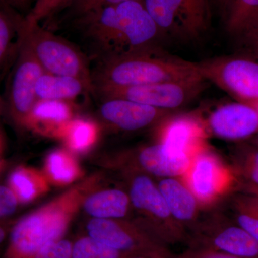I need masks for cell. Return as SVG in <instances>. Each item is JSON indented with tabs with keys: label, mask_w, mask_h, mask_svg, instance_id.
I'll list each match as a JSON object with an SVG mask.
<instances>
[{
	"label": "cell",
	"mask_w": 258,
	"mask_h": 258,
	"mask_svg": "<svg viewBox=\"0 0 258 258\" xmlns=\"http://www.w3.org/2000/svg\"><path fill=\"white\" fill-rule=\"evenodd\" d=\"M79 17L85 35L101 59L151 50L161 37L142 0L110 5Z\"/></svg>",
	"instance_id": "obj_1"
},
{
	"label": "cell",
	"mask_w": 258,
	"mask_h": 258,
	"mask_svg": "<svg viewBox=\"0 0 258 258\" xmlns=\"http://www.w3.org/2000/svg\"><path fill=\"white\" fill-rule=\"evenodd\" d=\"M92 72L94 90L98 87H126L204 79L196 62L168 55L157 47L101 59L99 66Z\"/></svg>",
	"instance_id": "obj_2"
},
{
	"label": "cell",
	"mask_w": 258,
	"mask_h": 258,
	"mask_svg": "<svg viewBox=\"0 0 258 258\" xmlns=\"http://www.w3.org/2000/svg\"><path fill=\"white\" fill-rule=\"evenodd\" d=\"M15 30L25 35L45 72L71 76L82 81L88 93H95L93 72L86 56L72 43L57 36L40 23L11 10H4Z\"/></svg>",
	"instance_id": "obj_3"
},
{
	"label": "cell",
	"mask_w": 258,
	"mask_h": 258,
	"mask_svg": "<svg viewBox=\"0 0 258 258\" xmlns=\"http://www.w3.org/2000/svg\"><path fill=\"white\" fill-rule=\"evenodd\" d=\"M161 37L181 42L203 36L211 23V0H142Z\"/></svg>",
	"instance_id": "obj_4"
},
{
	"label": "cell",
	"mask_w": 258,
	"mask_h": 258,
	"mask_svg": "<svg viewBox=\"0 0 258 258\" xmlns=\"http://www.w3.org/2000/svg\"><path fill=\"white\" fill-rule=\"evenodd\" d=\"M200 74L237 102H258V60L246 56H222L196 62Z\"/></svg>",
	"instance_id": "obj_5"
},
{
	"label": "cell",
	"mask_w": 258,
	"mask_h": 258,
	"mask_svg": "<svg viewBox=\"0 0 258 258\" xmlns=\"http://www.w3.org/2000/svg\"><path fill=\"white\" fill-rule=\"evenodd\" d=\"M205 86L204 79L165 81L126 87H98L95 88V93L103 99L122 98L173 112L193 101Z\"/></svg>",
	"instance_id": "obj_6"
},
{
	"label": "cell",
	"mask_w": 258,
	"mask_h": 258,
	"mask_svg": "<svg viewBox=\"0 0 258 258\" xmlns=\"http://www.w3.org/2000/svg\"><path fill=\"white\" fill-rule=\"evenodd\" d=\"M15 31V60L7 90V104L15 119L23 122L28 120L37 101V83L45 71L25 35Z\"/></svg>",
	"instance_id": "obj_7"
},
{
	"label": "cell",
	"mask_w": 258,
	"mask_h": 258,
	"mask_svg": "<svg viewBox=\"0 0 258 258\" xmlns=\"http://www.w3.org/2000/svg\"><path fill=\"white\" fill-rule=\"evenodd\" d=\"M130 200L137 210L151 217V234L156 240L168 246L187 240L186 231L171 216L157 184L149 176L140 175L132 183Z\"/></svg>",
	"instance_id": "obj_8"
},
{
	"label": "cell",
	"mask_w": 258,
	"mask_h": 258,
	"mask_svg": "<svg viewBox=\"0 0 258 258\" xmlns=\"http://www.w3.org/2000/svg\"><path fill=\"white\" fill-rule=\"evenodd\" d=\"M189 246L215 249L240 258H258V242L235 222L210 220L198 224Z\"/></svg>",
	"instance_id": "obj_9"
},
{
	"label": "cell",
	"mask_w": 258,
	"mask_h": 258,
	"mask_svg": "<svg viewBox=\"0 0 258 258\" xmlns=\"http://www.w3.org/2000/svg\"><path fill=\"white\" fill-rule=\"evenodd\" d=\"M186 174V185L200 204L212 203L237 184V173L225 167L215 154L205 149H199L194 154Z\"/></svg>",
	"instance_id": "obj_10"
},
{
	"label": "cell",
	"mask_w": 258,
	"mask_h": 258,
	"mask_svg": "<svg viewBox=\"0 0 258 258\" xmlns=\"http://www.w3.org/2000/svg\"><path fill=\"white\" fill-rule=\"evenodd\" d=\"M66 228L61 214L44 212L34 214L18 222L11 235L12 247L23 255L36 254L42 247L57 240Z\"/></svg>",
	"instance_id": "obj_11"
},
{
	"label": "cell",
	"mask_w": 258,
	"mask_h": 258,
	"mask_svg": "<svg viewBox=\"0 0 258 258\" xmlns=\"http://www.w3.org/2000/svg\"><path fill=\"white\" fill-rule=\"evenodd\" d=\"M208 128L218 138L242 140L258 133V114L254 107L247 103H225L212 112Z\"/></svg>",
	"instance_id": "obj_12"
},
{
	"label": "cell",
	"mask_w": 258,
	"mask_h": 258,
	"mask_svg": "<svg viewBox=\"0 0 258 258\" xmlns=\"http://www.w3.org/2000/svg\"><path fill=\"white\" fill-rule=\"evenodd\" d=\"M100 113L103 119L124 131H137L161 121L172 112L122 98H107Z\"/></svg>",
	"instance_id": "obj_13"
},
{
	"label": "cell",
	"mask_w": 258,
	"mask_h": 258,
	"mask_svg": "<svg viewBox=\"0 0 258 258\" xmlns=\"http://www.w3.org/2000/svg\"><path fill=\"white\" fill-rule=\"evenodd\" d=\"M157 184L174 220L186 232L192 231L198 225L200 204L189 186L177 177L163 178Z\"/></svg>",
	"instance_id": "obj_14"
},
{
	"label": "cell",
	"mask_w": 258,
	"mask_h": 258,
	"mask_svg": "<svg viewBox=\"0 0 258 258\" xmlns=\"http://www.w3.org/2000/svg\"><path fill=\"white\" fill-rule=\"evenodd\" d=\"M167 116L161 125L159 142L173 154L193 157L203 137V125L189 115Z\"/></svg>",
	"instance_id": "obj_15"
},
{
	"label": "cell",
	"mask_w": 258,
	"mask_h": 258,
	"mask_svg": "<svg viewBox=\"0 0 258 258\" xmlns=\"http://www.w3.org/2000/svg\"><path fill=\"white\" fill-rule=\"evenodd\" d=\"M192 157L175 154L159 142L144 148L139 154V161L149 174L163 178L178 177L189 170Z\"/></svg>",
	"instance_id": "obj_16"
},
{
	"label": "cell",
	"mask_w": 258,
	"mask_h": 258,
	"mask_svg": "<svg viewBox=\"0 0 258 258\" xmlns=\"http://www.w3.org/2000/svg\"><path fill=\"white\" fill-rule=\"evenodd\" d=\"M83 92L88 91L82 81L71 76L44 72L37 83V101L67 102L75 99Z\"/></svg>",
	"instance_id": "obj_17"
},
{
	"label": "cell",
	"mask_w": 258,
	"mask_h": 258,
	"mask_svg": "<svg viewBox=\"0 0 258 258\" xmlns=\"http://www.w3.org/2000/svg\"><path fill=\"white\" fill-rule=\"evenodd\" d=\"M129 201L128 195L121 190H106L90 197L85 203V209L98 218H121L128 212Z\"/></svg>",
	"instance_id": "obj_18"
},
{
	"label": "cell",
	"mask_w": 258,
	"mask_h": 258,
	"mask_svg": "<svg viewBox=\"0 0 258 258\" xmlns=\"http://www.w3.org/2000/svg\"><path fill=\"white\" fill-rule=\"evenodd\" d=\"M230 211L234 222L258 242V200L250 193L235 194L231 197Z\"/></svg>",
	"instance_id": "obj_19"
},
{
	"label": "cell",
	"mask_w": 258,
	"mask_h": 258,
	"mask_svg": "<svg viewBox=\"0 0 258 258\" xmlns=\"http://www.w3.org/2000/svg\"><path fill=\"white\" fill-rule=\"evenodd\" d=\"M225 13L226 29L239 37L258 22V0H230Z\"/></svg>",
	"instance_id": "obj_20"
},
{
	"label": "cell",
	"mask_w": 258,
	"mask_h": 258,
	"mask_svg": "<svg viewBox=\"0 0 258 258\" xmlns=\"http://www.w3.org/2000/svg\"><path fill=\"white\" fill-rule=\"evenodd\" d=\"M70 116L71 108L66 101L38 100L32 108L28 118H35L60 123L69 119Z\"/></svg>",
	"instance_id": "obj_21"
},
{
	"label": "cell",
	"mask_w": 258,
	"mask_h": 258,
	"mask_svg": "<svg viewBox=\"0 0 258 258\" xmlns=\"http://www.w3.org/2000/svg\"><path fill=\"white\" fill-rule=\"evenodd\" d=\"M121 252L90 237L78 241L72 249V258H120Z\"/></svg>",
	"instance_id": "obj_22"
},
{
	"label": "cell",
	"mask_w": 258,
	"mask_h": 258,
	"mask_svg": "<svg viewBox=\"0 0 258 258\" xmlns=\"http://www.w3.org/2000/svg\"><path fill=\"white\" fill-rule=\"evenodd\" d=\"M16 31L14 25L5 10L0 7V69L15 54Z\"/></svg>",
	"instance_id": "obj_23"
},
{
	"label": "cell",
	"mask_w": 258,
	"mask_h": 258,
	"mask_svg": "<svg viewBox=\"0 0 258 258\" xmlns=\"http://www.w3.org/2000/svg\"><path fill=\"white\" fill-rule=\"evenodd\" d=\"M96 136V129L92 123L78 120L71 125L69 132L71 145L76 150H83L89 147Z\"/></svg>",
	"instance_id": "obj_24"
},
{
	"label": "cell",
	"mask_w": 258,
	"mask_h": 258,
	"mask_svg": "<svg viewBox=\"0 0 258 258\" xmlns=\"http://www.w3.org/2000/svg\"><path fill=\"white\" fill-rule=\"evenodd\" d=\"M75 0H35L31 10L26 18L32 21L40 23L64 7L71 5Z\"/></svg>",
	"instance_id": "obj_25"
},
{
	"label": "cell",
	"mask_w": 258,
	"mask_h": 258,
	"mask_svg": "<svg viewBox=\"0 0 258 258\" xmlns=\"http://www.w3.org/2000/svg\"><path fill=\"white\" fill-rule=\"evenodd\" d=\"M48 166L51 174L55 179L62 182H69L74 179V166L61 153L54 152L50 154L48 159Z\"/></svg>",
	"instance_id": "obj_26"
},
{
	"label": "cell",
	"mask_w": 258,
	"mask_h": 258,
	"mask_svg": "<svg viewBox=\"0 0 258 258\" xmlns=\"http://www.w3.org/2000/svg\"><path fill=\"white\" fill-rule=\"evenodd\" d=\"M10 182L14 191L22 201H29L35 195V189L33 182L23 170H17L11 174Z\"/></svg>",
	"instance_id": "obj_27"
},
{
	"label": "cell",
	"mask_w": 258,
	"mask_h": 258,
	"mask_svg": "<svg viewBox=\"0 0 258 258\" xmlns=\"http://www.w3.org/2000/svg\"><path fill=\"white\" fill-rule=\"evenodd\" d=\"M35 258H72V247L69 241H55L40 249Z\"/></svg>",
	"instance_id": "obj_28"
},
{
	"label": "cell",
	"mask_w": 258,
	"mask_h": 258,
	"mask_svg": "<svg viewBox=\"0 0 258 258\" xmlns=\"http://www.w3.org/2000/svg\"><path fill=\"white\" fill-rule=\"evenodd\" d=\"M130 1L138 0H75L71 5H74L75 11L81 16L99 8Z\"/></svg>",
	"instance_id": "obj_29"
},
{
	"label": "cell",
	"mask_w": 258,
	"mask_h": 258,
	"mask_svg": "<svg viewBox=\"0 0 258 258\" xmlns=\"http://www.w3.org/2000/svg\"><path fill=\"white\" fill-rule=\"evenodd\" d=\"M174 258H240L231 254L203 247L189 246V248Z\"/></svg>",
	"instance_id": "obj_30"
},
{
	"label": "cell",
	"mask_w": 258,
	"mask_h": 258,
	"mask_svg": "<svg viewBox=\"0 0 258 258\" xmlns=\"http://www.w3.org/2000/svg\"><path fill=\"white\" fill-rule=\"evenodd\" d=\"M18 200L10 188L0 186V217L11 215L16 210Z\"/></svg>",
	"instance_id": "obj_31"
},
{
	"label": "cell",
	"mask_w": 258,
	"mask_h": 258,
	"mask_svg": "<svg viewBox=\"0 0 258 258\" xmlns=\"http://www.w3.org/2000/svg\"><path fill=\"white\" fill-rule=\"evenodd\" d=\"M239 37L243 40L246 46L252 51L258 60V22L247 28Z\"/></svg>",
	"instance_id": "obj_32"
},
{
	"label": "cell",
	"mask_w": 258,
	"mask_h": 258,
	"mask_svg": "<svg viewBox=\"0 0 258 258\" xmlns=\"http://www.w3.org/2000/svg\"><path fill=\"white\" fill-rule=\"evenodd\" d=\"M35 0H0V7L27 15L30 13Z\"/></svg>",
	"instance_id": "obj_33"
},
{
	"label": "cell",
	"mask_w": 258,
	"mask_h": 258,
	"mask_svg": "<svg viewBox=\"0 0 258 258\" xmlns=\"http://www.w3.org/2000/svg\"><path fill=\"white\" fill-rule=\"evenodd\" d=\"M237 171L248 180L249 184L258 187V166L244 161H240Z\"/></svg>",
	"instance_id": "obj_34"
},
{
	"label": "cell",
	"mask_w": 258,
	"mask_h": 258,
	"mask_svg": "<svg viewBox=\"0 0 258 258\" xmlns=\"http://www.w3.org/2000/svg\"><path fill=\"white\" fill-rule=\"evenodd\" d=\"M240 155V160L258 166V148L257 149L247 147L241 148Z\"/></svg>",
	"instance_id": "obj_35"
},
{
	"label": "cell",
	"mask_w": 258,
	"mask_h": 258,
	"mask_svg": "<svg viewBox=\"0 0 258 258\" xmlns=\"http://www.w3.org/2000/svg\"><path fill=\"white\" fill-rule=\"evenodd\" d=\"M243 190L253 195L258 200V187L257 186L249 184V183H247V184L244 185Z\"/></svg>",
	"instance_id": "obj_36"
},
{
	"label": "cell",
	"mask_w": 258,
	"mask_h": 258,
	"mask_svg": "<svg viewBox=\"0 0 258 258\" xmlns=\"http://www.w3.org/2000/svg\"><path fill=\"white\" fill-rule=\"evenodd\" d=\"M212 2L216 3L217 4H218L221 8H223L224 10H225L230 0H211V3Z\"/></svg>",
	"instance_id": "obj_37"
},
{
	"label": "cell",
	"mask_w": 258,
	"mask_h": 258,
	"mask_svg": "<svg viewBox=\"0 0 258 258\" xmlns=\"http://www.w3.org/2000/svg\"><path fill=\"white\" fill-rule=\"evenodd\" d=\"M5 237H6V231H5L4 227L0 226V244L5 240Z\"/></svg>",
	"instance_id": "obj_38"
},
{
	"label": "cell",
	"mask_w": 258,
	"mask_h": 258,
	"mask_svg": "<svg viewBox=\"0 0 258 258\" xmlns=\"http://www.w3.org/2000/svg\"><path fill=\"white\" fill-rule=\"evenodd\" d=\"M5 108V101L3 100V97L1 96V93H0V113L3 112V109Z\"/></svg>",
	"instance_id": "obj_39"
},
{
	"label": "cell",
	"mask_w": 258,
	"mask_h": 258,
	"mask_svg": "<svg viewBox=\"0 0 258 258\" xmlns=\"http://www.w3.org/2000/svg\"><path fill=\"white\" fill-rule=\"evenodd\" d=\"M251 106L254 107V109L256 110V111H257V113L258 114V102H257V103H254V104H253V105H251Z\"/></svg>",
	"instance_id": "obj_40"
},
{
	"label": "cell",
	"mask_w": 258,
	"mask_h": 258,
	"mask_svg": "<svg viewBox=\"0 0 258 258\" xmlns=\"http://www.w3.org/2000/svg\"><path fill=\"white\" fill-rule=\"evenodd\" d=\"M132 258H154V257H147V256H137V257H132Z\"/></svg>",
	"instance_id": "obj_41"
},
{
	"label": "cell",
	"mask_w": 258,
	"mask_h": 258,
	"mask_svg": "<svg viewBox=\"0 0 258 258\" xmlns=\"http://www.w3.org/2000/svg\"><path fill=\"white\" fill-rule=\"evenodd\" d=\"M256 144H257V147H258V133L257 135V138H256Z\"/></svg>",
	"instance_id": "obj_42"
}]
</instances>
